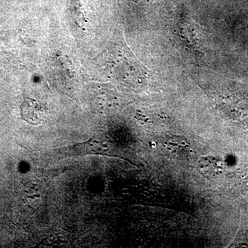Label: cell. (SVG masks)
<instances>
[{"label": "cell", "instance_id": "3957f363", "mask_svg": "<svg viewBox=\"0 0 248 248\" xmlns=\"http://www.w3.org/2000/svg\"><path fill=\"white\" fill-rule=\"evenodd\" d=\"M198 170L204 177L215 178L221 174L223 170V163L217 156H204L198 161Z\"/></svg>", "mask_w": 248, "mask_h": 248}, {"label": "cell", "instance_id": "6da1fadb", "mask_svg": "<svg viewBox=\"0 0 248 248\" xmlns=\"http://www.w3.org/2000/svg\"><path fill=\"white\" fill-rule=\"evenodd\" d=\"M21 112L23 120L32 125H38L45 118L43 106L34 99H26L21 107Z\"/></svg>", "mask_w": 248, "mask_h": 248}, {"label": "cell", "instance_id": "5b68a950", "mask_svg": "<svg viewBox=\"0 0 248 248\" xmlns=\"http://www.w3.org/2000/svg\"><path fill=\"white\" fill-rule=\"evenodd\" d=\"M241 179H242L243 182L248 184V168L245 170L244 172L242 173V175H241Z\"/></svg>", "mask_w": 248, "mask_h": 248}, {"label": "cell", "instance_id": "7a4b0ae2", "mask_svg": "<svg viewBox=\"0 0 248 248\" xmlns=\"http://www.w3.org/2000/svg\"><path fill=\"white\" fill-rule=\"evenodd\" d=\"M164 148L179 159H187L195 154L189 142L182 137H173L164 142Z\"/></svg>", "mask_w": 248, "mask_h": 248}, {"label": "cell", "instance_id": "277c9868", "mask_svg": "<svg viewBox=\"0 0 248 248\" xmlns=\"http://www.w3.org/2000/svg\"><path fill=\"white\" fill-rule=\"evenodd\" d=\"M78 155H105L108 147L105 143L97 140H90L84 143H79L74 147Z\"/></svg>", "mask_w": 248, "mask_h": 248}]
</instances>
